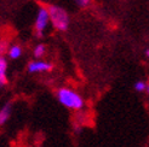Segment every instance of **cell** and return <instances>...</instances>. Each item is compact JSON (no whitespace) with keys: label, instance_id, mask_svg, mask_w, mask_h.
<instances>
[{"label":"cell","instance_id":"1","mask_svg":"<svg viewBox=\"0 0 149 147\" xmlns=\"http://www.w3.org/2000/svg\"><path fill=\"white\" fill-rule=\"evenodd\" d=\"M57 99L64 107L74 110V111H78V110H81L84 107L83 97L70 88H59L57 91Z\"/></svg>","mask_w":149,"mask_h":147},{"label":"cell","instance_id":"2","mask_svg":"<svg viewBox=\"0 0 149 147\" xmlns=\"http://www.w3.org/2000/svg\"><path fill=\"white\" fill-rule=\"evenodd\" d=\"M47 12H49V18H50V23L52 24L56 30L59 32H64L68 29L69 25V16L64 9L56 5H51L47 7Z\"/></svg>","mask_w":149,"mask_h":147},{"label":"cell","instance_id":"3","mask_svg":"<svg viewBox=\"0 0 149 147\" xmlns=\"http://www.w3.org/2000/svg\"><path fill=\"white\" fill-rule=\"evenodd\" d=\"M50 24V18H49V12H47V7H39L38 13H36V18H35V23H34V30L35 34L38 36H42L45 30L47 29Z\"/></svg>","mask_w":149,"mask_h":147},{"label":"cell","instance_id":"4","mask_svg":"<svg viewBox=\"0 0 149 147\" xmlns=\"http://www.w3.org/2000/svg\"><path fill=\"white\" fill-rule=\"evenodd\" d=\"M52 65L49 62L41 60V59H35L28 64V71L31 74H39V72H47L51 71Z\"/></svg>","mask_w":149,"mask_h":147},{"label":"cell","instance_id":"5","mask_svg":"<svg viewBox=\"0 0 149 147\" xmlns=\"http://www.w3.org/2000/svg\"><path fill=\"white\" fill-rule=\"evenodd\" d=\"M7 83V60L4 57H0V87Z\"/></svg>","mask_w":149,"mask_h":147},{"label":"cell","instance_id":"6","mask_svg":"<svg viewBox=\"0 0 149 147\" xmlns=\"http://www.w3.org/2000/svg\"><path fill=\"white\" fill-rule=\"evenodd\" d=\"M11 112H12V105L11 104H6L0 109V126H4V124L10 120Z\"/></svg>","mask_w":149,"mask_h":147},{"label":"cell","instance_id":"7","mask_svg":"<svg viewBox=\"0 0 149 147\" xmlns=\"http://www.w3.org/2000/svg\"><path fill=\"white\" fill-rule=\"evenodd\" d=\"M6 53L11 59H18V58L22 56V47L19 45H12L7 48Z\"/></svg>","mask_w":149,"mask_h":147},{"label":"cell","instance_id":"8","mask_svg":"<svg viewBox=\"0 0 149 147\" xmlns=\"http://www.w3.org/2000/svg\"><path fill=\"white\" fill-rule=\"evenodd\" d=\"M33 52H34V57L36 58V59H41L46 53V46L44 45V43H39V45L35 46Z\"/></svg>","mask_w":149,"mask_h":147},{"label":"cell","instance_id":"9","mask_svg":"<svg viewBox=\"0 0 149 147\" xmlns=\"http://www.w3.org/2000/svg\"><path fill=\"white\" fill-rule=\"evenodd\" d=\"M135 89L139 93L148 92V83L144 82V81H137V82L135 83Z\"/></svg>","mask_w":149,"mask_h":147},{"label":"cell","instance_id":"10","mask_svg":"<svg viewBox=\"0 0 149 147\" xmlns=\"http://www.w3.org/2000/svg\"><path fill=\"white\" fill-rule=\"evenodd\" d=\"M7 48H9L7 41L0 38V57H4V54L7 52Z\"/></svg>","mask_w":149,"mask_h":147},{"label":"cell","instance_id":"11","mask_svg":"<svg viewBox=\"0 0 149 147\" xmlns=\"http://www.w3.org/2000/svg\"><path fill=\"white\" fill-rule=\"evenodd\" d=\"M75 1H77V4H78L79 6H81V7H86L88 4H90L91 0H75Z\"/></svg>","mask_w":149,"mask_h":147},{"label":"cell","instance_id":"12","mask_svg":"<svg viewBox=\"0 0 149 147\" xmlns=\"http://www.w3.org/2000/svg\"><path fill=\"white\" fill-rule=\"evenodd\" d=\"M146 56H147V57H148V56H149V51H148V48H147V49H146Z\"/></svg>","mask_w":149,"mask_h":147}]
</instances>
